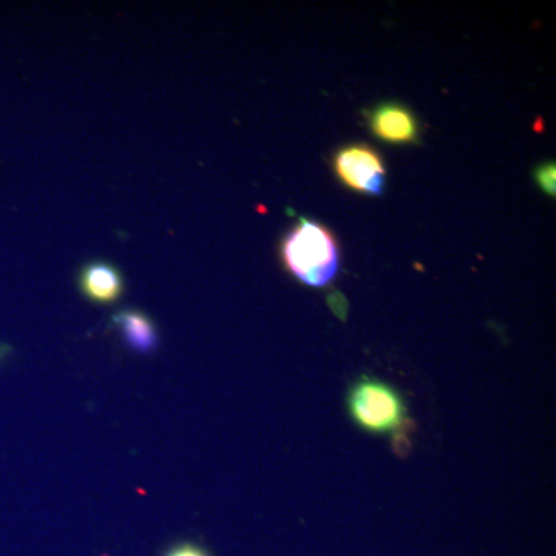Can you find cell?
Returning <instances> with one entry per match:
<instances>
[{"label": "cell", "instance_id": "cell-1", "mask_svg": "<svg viewBox=\"0 0 556 556\" xmlns=\"http://www.w3.org/2000/svg\"><path fill=\"white\" fill-rule=\"evenodd\" d=\"M281 258L289 273L303 285L324 288L338 276L339 244L331 230L300 218L281 244Z\"/></svg>", "mask_w": 556, "mask_h": 556}, {"label": "cell", "instance_id": "cell-2", "mask_svg": "<svg viewBox=\"0 0 556 556\" xmlns=\"http://www.w3.org/2000/svg\"><path fill=\"white\" fill-rule=\"evenodd\" d=\"M348 408L358 427L371 433L387 434L405 422V404L393 387L380 380H357L348 396Z\"/></svg>", "mask_w": 556, "mask_h": 556}, {"label": "cell", "instance_id": "cell-3", "mask_svg": "<svg viewBox=\"0 0 556 556\" xmlns=\"http://www.w3.org/2000/svg\"><path fill=\"white\" fill-rule=\"evenodd\" d=\"M334 170L346 188L367 195H380L387 170L382 156L367 144H350L334 156Z\"/></svg>", "mask_w": 556, "mask_h": 556}, {"label": "cell", "instance_id": "cell-4", "mask_svg": "<svg viewBox=\"0 0 556 556\" xmlns=\"http://www.w3.org/2000/svg\"><path fill=\"white\" fill-rule=\"evenodd\" d=\"M369 127L380 141L409 144L419 137V124L412 110L396 102L379 105L369 115Z\"/></svg>", "mask_w": 556, "mask_h": 556}, {"label": "cell", "instance_id": "cell-5", "mask_svg": "<svg viewBox=\"0 0 556 556\" xmlns=\"http://www.w3.org/2000/svg\"><path fill=\"white\" fill-rule=\"evenodd\" d=\"M79 288L91 302L109 305L123 295L124 280L116 266L94 262L80 270Z\"/></svg>", "mask_w": 556, "mask_h": 556}, {"label": "cell", "instance_id": "cell-6", "mask_svg": "<svg viewBox=\"0 0 556 556\" xmlns=\"http://www.w3.org/2000/svg\"><path fill=\"white\" fill-rule=\"evenodd\" d=\"M116 327L123 334L124 342L139 354H149L159 346V331L152 318L141 311H121L113 317Z\"/></svg>", "mask_w": 556, "mask_h": 556}, {"label": "cell", "instance_id": "cell-7", "mask_svg": "<svg viewBox=\"0 0 556 556\" xmlns=\"http://www.w3.org/2000/svg\"><path fill=\"white\" fill-rule=\"evenodd\" d=\"M535 178L538 186H540L547 195L555 197L556 170L554 163H546L538 167Z\"/></svg>", "mask_w": 556, "mask_h": 556}, {"label": "cell", "instance_id": "cell-8", "mask_svg": "<svg viewBox=\"0 0 556 556\" xmlns=\"http://www.w3.org/2000/svg\"><path fill=\"white\" fill-rule=\"evenodd\" d=\"M164 556H211L203 547L192 543H182L174 546Z\"/></svg>", "mask_w": 556, "mask_h": 556}]
</instances>
